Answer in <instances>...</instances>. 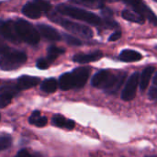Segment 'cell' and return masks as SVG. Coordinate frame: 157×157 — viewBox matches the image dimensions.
<instances>
[{
	"label": "cell",
	"instance_id": "cell-23",
	"mask_svg": "<svg viewBox=\"0 0 157 157\" xmlns=\"http://www.w3.org/2000/svg\"><path fill=\"white\" fill-rule=\"evenodd\" d=\"M68 120H66L64 117H63L62 115H54L52 118V123L57 126V127H61V128H66V124H67Z\"/></svg>",
	"mask_w": 157,
	"mask_h": 157
},
{
	"label": "cell",
	"instance_id": "cell-36",
	"mask_svg": "<svg viewBox=\"0 0 157 157\" xmlns=\"http://www.w3.org/2000/svg\"><path fill=\"white\" fill-rule=\"evenodd\" d=\"M151 157H153V156H151Z\"/></svg>",
	"mask_w": 157,
	"mask_h": 157
},
{
	"label": "cell",
	"instance_id": "cell-17",
	"mask_svg": "<svg viewBox=\"0 0 157 157\" xmlns=\"http://www.w3.org/2000/svg\"><path fill=\"white\" fill-rule=\"evenodd\" d=\"M29 122L36 127H44L47 124V118L46 117H42L40 115V111H34L30 118L29 119Z\"/></svg>",
	"mask_w": 157,
	"mask_h": 157
},
{
	"label": "cell",
	"instance_id": "cell-5",
	"mask_svg": "<svg viewBox=\"0 0 157 157\" xmlns=\"http://www.w3.org/2000/svg\"><path fill=\"white\" fill-rule=\"evenodd\" d=\"M27 61V55L20 51L10 50L0 58V68L4 71L17 69Z\"/></svg>",
	"mask_w": 157,
	"mask_h": 157
},
{
	"label": "cell",
	"instance_id": "cell-14",
	"mask_svg": "<svg viewBox=\"0 0 157 157\" xmlns=\"http://www.w3.org/2000/svg\"><path fill=\"white\" fill-rule=\"evenodd\" d=\"M143 55L134 50H123L120 54V59L125 63H133L140 61Z\"/></svg>",
	"mask_w": 157,
	"mask_h": 157
},
{
	"label": "cell",
	"instance_id": "cell-26",
	"mask_svg": "<svg viewBox=\"0 0 157 157\" xmlns=\"http://www.w3.org/2000/svg\"><path fill=\"white\" fill-rule=\"evenodd\" d=\"M149 98L151 99H157V73L154 77L153 86L149 91Z\"/></svg>",
	"mask_w": 157,
	"mask_h": 157
},
{
	"label": "cell",
	"instance_id": "cell-21",
	"mask_svg": "<svg viewBox=\"0 0 157 157\" xmlns=\"http://www.w3.org/2000/svg\"><path fill=\"white\" fill-rule=\"evenodd\" d=\"M64 52V49L55 47V46H51L48 49V53H47V61L49 63L53 62L59 55L63 54Z\"/></svg>",
	"mask_w": 157,
	"mask_h": 157
},
{
	"label": "cell",
	"instance_id": "cell-15",
	"mask_svg": "<svg viewBox=\"0 0 157 157\" xmlns=\"http://www.w3.org/2000/svg\"><path fill=\"white\" fill-rule=\"evenodd\" d=\"M155 68L153 67V66H147L142 73V76H141V79H140V87H141V90L142 91H144L146 90V88L148 87L149 84H150V81H151V78L153 76V74L155 73Z\"/></svg>",
	"mask_w": 157,
	"mask_h": 157
},
{
	"label": "cell",
	"instance_id": "cell-34",
	"mask_svg": "<svg viewBox=\"0 0 157 157\" xmlns=\"http://www.w3.org/2000/svg\"><path fill=\"white\" fill-rule=\"evenodd\" d=\"M0 119H1V116H0Z\"/></svg>",
	"mask_w": 157,
	"mask_h": 157
},
{
	"label": "cell",
	"instance_id": "cell-35",
	"mask_svg": "<svg viewBox=\"0 0 157 157\" xmlns=\"http://www.w3.org/2000/svg\"><path fill=\"white\" fill-rule=\"evenodd\" d=\"M155 1H157V0H155Z\"/></svg>",
	"mask_w": 157,
	"mask_h": 157
},
{
	"label": "cell",
	"instance_id": "cell-2",
	"mask_svg": "<svg viewBox=\"0 0 157 157\" xmlns=\"http://www.w3.org/2000/svg\"><path fill=\"white\" fill-rule=\"evenodd\" d=\"M57 11L63 15H66L70 17L89 23L94 26H99L102 24V20L98 16L82 8L62 4L57 6Z\"/></svg>",
	"mask_w": 157,
	"mask_h": 157
},
{
	"label": "cell",
	"instance_id": "cell-12",
	"mask_svg": "<svg viewBox=\"0 0 157 157\" xmlns=\"http://www.w3.org/2000/svg\"><path fill=\"white\" fill-rule=\"evenodd\" d=\"M40 83V79L38 77L29 76V75H22L18 78L17 88L18 90H26L36 86Z\"/></svg>",
	"mask_w": 157,
	"mask_h": 157
},
{
	"label": "cell",
	"instance_id": "cell-24",
	"mask_svg": "<svg viewBox=\"0 0 157 157\" xmlns=\"http://www.w3.org/2000/svg\"><path fill=\"white\" fill-rule=\"evenodd\" d=\"M33 2L38 6V7L40 9V11L42 13L43 12L47 13L52 9V6L48 1H45V0H34Z\"/></svg>",
	"mask_w": 157,
	"mask_h": 157
},
{
	"label": "cell",
	"instance_id": "cell-33",
	"mask_svg": "<svg viewBox=\"0 0 157 157\" xmlns=\"http://www.w3.org/2000/svg\"><path fill=\"white\" fill-rule=\"evenodd\" d=\"M104 1H108V2H114V1H117V0H104Z\"/></svg>",
	"mask_w": 157,
	"mask_h": 157
},
{
	"label": "cell",
	"instance_id": "cell-28",
	"mask_svg": "<svg viewBox=\"0 0 157 157\" xmlns=\"http://www.w3.org/2000/svg\"><path fill=\"white\" fill-rule=\"evenodd\" d=\"M81 3L85 4V5H87V6H102L101 3L99 0H79Z\"/></svg>",
	"mask_w": 157,
	"mask_h": 157
},
{
	"label": "cell",
	"instance_id": "cell-1",
	"mask_svg": "<svg viewBox=\"0 0 157 157\" xmlns=\"http://www.w3.org/2000/svg\"><path fill=\"white\" fill-rule=\"evenodd\" d=\"M126 78V74L116 75L108 70L98 72L92 78L91 84L94 87L104 89L109 93H116L122 86Z\"/></svg>",
	"mask_w": 157,
	"mask_h": 157
},
{
	"label": "cell",
	"instance_id": "cell-19",
	"mask_svg": "<svg viewBox=\"0 0 157 157\" xmlns=\"http://www.w3.org/2000/svg\"><path fill=\"white\" fill-rule=\"evenodd\" d=\"M103 17H104V22L107 24L108 27L109 28H118L119 24L112 18V11L107 7H103L102 11H101Z\"/></svg>",
	"mask_w": 157,
	"mask_h": 157
},
{
	"label": "cell",
	"instance_id": "cell-31",
	"mask_svg": "<svg viewBox=\"0 0 157 157\" xmlns=\"http://www.w3.org/2000/svg\"><path fill=\"white\" fill-rule=\"evenodd\" d=\"M15 157H32V155L27 151V150H20Z\"/></svg>",
	"mask_w": 157,
	"mask_h": 157
},
{
	"label": "cell",
	"instance_id": "cell-4",
	"mask_svg": "<svg viewBox=\"0 0 157 157\" xmlns=\"http://www.w3.org/2000/svg\"><path fill=\"white\" fill-rule=\"evenodd\" d=\"M15 27L20 40L30 45L39 43L40 35L38 29H36L29 22L24 19H17L15 22Z\"/></svg>",
	"mask_w": 157,
	"mask_h": 157
},
{
	"label": "cell",
	"instance_id": "cell-22",
	"mask_svg": "<svg viewBox=\"0 0 157 157\" xmlns=\"http://www.w3.org/2000/svg\"><path fill=\"white\" fill-rule=\"evenodd\" d=\"M12 144V139L9 135H0V151L8 149Z\"/></svg>",
	"mask_w": 157,
	"mask_h": 157
},
{
	"label": "cell",
	"instance_id": "cell-10",
	"mask_svg": "<svg viewBox=\"0 0 157 157\" xmlns=\"http://www.w3.org/2000/svg\"><path fill=\"white\" fill-rule=\"evenodd\" d=\"M37 29H38L40 34H41L45 39H47L49 40L58 41V40H60L62 39L60 33L54 28H52L51 26L44 25V24H40V25L37 26Z\"/></svg>",
	"mask_w": 157,
	"mask_h": 157
},
{
	"label": "cell",
	"instance_id": "cell-30",
	"mask_svg": "<svg viewBox=\"0 0 157 157\" xmlns=\"http://www.w3.org/2000/svg\"><path fill=\"white\" fill-rule=\"evenodd\" d=\"M11 49L7 46V45H6L4 42H2V41H0V54L1 55H4L5 53H6L7 52H9Z\"/></svg>",
	"mask_w": 157,
	"mask_h": 157
},
{
	"label": "cell",
	"instance_id": "cell-32",
	"mask_svg": "<svg viewBox=\"0 0 157 157\" xmlns=\"http://www.w3.org/2000/svg\"><path fill=\"white\" fill-rule=\"evenodd\" d=\"M74 127H75V121L72 120H68L67 124H66V129L72 130V129H74Z\"/></svg>",
	"mask_w": 157,
	"mask_h": 157
},
{
	"label": "cell",
	"instance_id": "cell-6",
	"mask_svg": "<svg viewBox=\"0 0 157 157\" xmlns=\"http://www.w3.org/2000/svg\"><path fill=\"white\" fill-rule=\"evenodd\" d=\"M123 1L128 5H130L135 10V12L142 15L144 18L146 17L147 19H149V21L152 22L153 24L157 25L156 16L144 2H143L142 0H123Z\"/></svg>",
	"mask_w": 157,
	"mask_h": 157
},
{
	"label": "cell",
	"instance_id": "cell-13",
	"mask_svg": "<svg viewBox=\"0 0 157 157\" xmlns=\"http://www.w3.org/2000/svg\"><path fill=\"white\" fill-rule=\"evenodd\" d=\"M22 13L29 18L36 19L41 16L42 12L40 11V9L38 7V6L34 2H29L23 6Z\"/></svg>",
	"mask_w": 157,
	"mask_h": 157
},
{
	"label": "cell",
	"instance_id": "cell-20",
	"mask_svg": "<svg viewBox=\"0 0 157 157\" xmlns=\"http://www.w3.org/2000/svg\"><path fill=\"white\" fill-rule=\"evenodd\" d=\"M16 92L13 90H6L0 94V108H5L10 104Z\"/></svg>",
	"mask_w": 157,
	"mask_h": 157
},
{
	"label": "cell",
	"instance_id": "cell-16",
	"mask_svg": "<svg viewBox=\"0 0 157 157\" xmlns=\"http://www.w3.org/2000/svg\"><path fill=\"white\" fill-rule=\"evenodd\" d=\"M121 16L124 19L128 20V21H132V22H135V23H139V24H144L145 21V18L140 15L139 13L135 12V11H132V10H128L125 9L122 11Z\"/></svg>",
	"mask_w": 157,
	"mask_h": 157
},
{
	"label": "cell",
	"instance_id": "cell-3",
	"mask_svg": "<svg viewBox=\"0 0 157 157\" xmlns=\"http://www.w3.org/2000/svg\"><path fill=\"white\" fill-rule=\"evenodd\" d=\"M48 17L51 20H52L53 22H55L56 24H59L60 26H62L63 28L71 31L74 34H76V35L84 37V38H92L93 37V31L90 28H88L85 25L76 23V22H73L68 19H65V18L62 17L60 15H57L55 12L49 14Z\"/></svg>",
	"mask_w": 157,
	"mask_h": 157
},
{
	"label": "cell",
	"instance_id": "cell-25",
	"mask_svg": "<svg viewBox=\"0 0 157 157\" xmlns=\"http://www.w3.org/2000/svg\"><path fill=\"white\" fill-rule=\"evenodd\" d=\"M63 38H64V40L70 45H75V46L82 45V41L79 39H77L76 37H74V36H71L68 34H63Z\"/></svg>",
	"mask_w": 157,
	"mask_h": 157
},
{
	"label": "cell",
	"instance_id": "cell-7",
	"mask_svg": "<svg viewBox=\"0 0 157 157\" xmlns=\"http://www.w3.org/2000/svg\"><path fill=\"white\" fill-rule=\"evenodd\" d=\"M69 75L73 88H81L86 84L88 80V77L90 75V68L79 67L69 73Z\"/></svg>",
	"mask_w": 157,
	"mask_h": 157
},
{
	"label": "cell",
	"instance_id": "cell-18",
	"mask_svg": "<svg viewBox=\"0 0 157 157\" xmlns=\"http://www.w3.org/2000/svg\"><path fill=\"white\" fill-rule=\"evenodd\" d=\"M58 87V82L54 78H49L42 82L40 89L45 93H53Z\"/></svg>",
	"mask_w": 157,
	"mask_h": 157
},
{
	"label": "cell",
	"instance_id": "cell-8",
	"mask_svg": "<svg viewBox=\"0 0 157 157\" xmlns=\"http://www.w3.org/2000/svg\"><path fill=\"white\" fill-rule=\"evenodd\" d=\"M139 81H140V75H139V73L137 72L133 73L129 77L125 85V87L121 93V98L124 101H131L135 98Z\"/></svg>",
	"mask_w": 157,
	"mask_h": 157
},
{
	"label": "cell",
	"instance_id": "cell-29",
	"mask_svg": "<svg viewBox=\"0 0 157 157\" xmlns=\"http://www.w3.org/2000/svg\"><path fill=\"white\" fill-rule=\"evenodd\" d=\"M121 38V31H116V32H114L113 34L110 35L109 40V41H116V40H120Z\"/></svg>",
	"mask_w": 157,
	"mask_h": 157
},
{
	"label": "cell",
	"instance_id": "cell-11",
	"mask_svg": "<svg viewBox=\"0 0 157 157\" xmlns=\"http://www.w3.org/2000/svg\"><path fill=\"white\" fill-rule=\"evenodd\" d=\"M103 57V53L100 51H97L91 53H80V54H75L73 57L74 62L78 63H88L92 62L98 61Z\"/></svg>",
	"mask_w": 157,
	"mask_h": 157
},
{
	"label": "cell",
	"instance_id": "cell-27",
	"mask_svg": "<svg viewBox=\"0 0 157 157\" xmlns=\"http://www.w3.org/2000/svg\"><path fill=\"white\" fill-rule=\"evenodd\" d=\"M49 62L46 60V59H43V58H40L37 61L36 63V66L40 69V70H44V69H47L49 67Z\"/></svg>",
	"mask_w": 157,
	"mask_h": 157
},
{
	"label": "cell",
	"instance_id": "cell-9",
	"mask_svg": "<svg viewBox=\"0 0 157 157\" xmlns=\"http://www.w3.org/2000/svg\"><path fill=\"white\" fill-rule=\"evenodd\" d=\"M0 35L5 39H6L7 40L14 43H18L21 41L17 33L15 22L9 20L8 21L0 20Z\"/></svg>",
	"mask_w": 157,
	"mask_h": 157
}]
</instances>
